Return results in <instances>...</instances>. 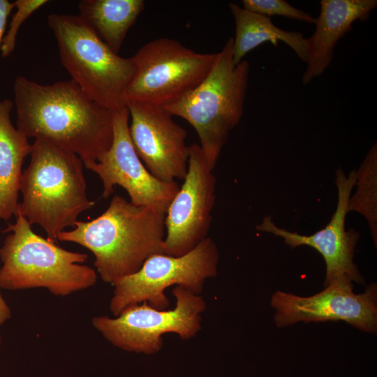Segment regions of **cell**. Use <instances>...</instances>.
<instances>
[{
	"label": "cell",
	"mask_w": 377,
	"mask_h": 377,
	"mask_svg": "<svg viewBox=\"0 0 377 377\" xmlns=\"http://www.w3.org/2000/svg\"><path fill=\"white\" fill-rule=\"evenodd\" d=\"M16 127L97 161L113 140V112L89 98L73 80L41 84L23 76L13 84Z\"/></svg>",
	"instance_id": "cell-1"
},
{
	"label": "cell",
	"mask_w": 377,
	"mask_h": 377,
	"mask_svg": "<svg viewBox=\"0 0 377 377\" xmlns=\"http://www.w3.org/2000/svg\"><path fill=\"white\" fill-rule=\"evenodd\" d=\"M165 214L114 195L106 210L91 221H77L57 240L73 242L95 256L94 266L108 283L132 274L151 256L164 253Z\"/></svg>",
	"instance_id": "cell-2"
},
{
	"label": "cell",
	"mask_w": 377,
	"mask_h": 377,
	"mask_svg": "<svg viewBox=\"0 0 377 377\" xmlns=\"http://www.w3.org/2000/svg\"><path fill=\"white\" fill-rule=\"evenodd\" d=\"M31 159L22 171L18 212L31 226L37 224L55 242L78 216L95 202L88 198L83 162L75 154L44 138L31 144Z\"/></svg>",
	"instance_id": "cell-3"
},
{
	"label": "cell",
	"mask_w": 377,
	"mask_h": 377,
	"mask_svg": "<svg viewBox=\"0 0 377 377\" xmlns=\"http://www.w3.org/2000/svg\"><path fill=\"white\" fill-rule=\"evenodd\" d=\"M0 248V289L44 288L55 296H67L94 286L96 272L82 265L84 253L64 249L34 232L26 218L17 213Z\"/></svg>",
	"instance_id": "cell-4"
},
{
	"label": "cell",
	"mask_w": 377,
	"mask_h": 377,
	"mask_svg": "<svg viewBox=\"0 0 377 377\" xmlns=\"http://www.w3.org/2000/svg\"><path fill=\"white\" fill-rule=\"evenodd\" d=\"M232 53L231 37L217 53L204 80L179 101L163 108L193 126L213 170L230 133L238 124L244 112L250 65L243 59L235 66Z\"/></svg>",
	"instance_id": "cell-5"
},
{
	"label": "cell",
	"mask_w": 377,
	"mask_h": 377,
	"mask_svg": "<svg viewBox=\"0 0 377 377\" xmlns=\"http://www.w3.org/2000/svg\"><path fill=\"white\" fill-rule=\"evenodd\" d=\"M47 20L71 80L102 106L112 111L126 107V91L135 71L132 58L112 51L79 15L52 13Z\"/></svg>",
	"instance_id": "cell-6"
},
{
	"label": "cell",
	"mask_w": 377,
	"mask_h": 377,
	"mask_svg": "<svg viewBox=\"0 0 377 377\" xmlns=\"http://www.w3.org/2000/svg\"><path fill=\"white\" fill-rule=\"evenodd\" d=\"M216 54L195 52L168 38L148 42L131 57L135 71L126 105L138 102L163 108L179 101L204 80Z\"/></svg>",
	"instance_id": "cell-7"
},
{
	"label": "cell",
	"mask_w": 377,
	"mask_h": 377,
	"mask_svg": "<svg viewBox=\"0 0 377 377\" xmlns=\"http://www.w3.org/2000/svg\"><path fill=\"white\" fill-rule=\"evenodd\" d=\"M219 259L216 244L207 237L180 256L154 254L138 271L112 283L110 310L115 317L126 307L144 302L153 308L165 310L169 300L164 291L174 285L199 295L206 279L217 274Z\"/></svg>",
	"instance_id": "cell-8"
},
{
	"label": "cell",
	"mask_w": 377,
	"mask_h": 377,
	"mask_svg": "<svg viewBox=\"0 0 377 377\" xmlns=\"http://www.w3.org/2000/svg\"><path fill=\"white\" fill-rule=\"evenodd\" d=\"M175 307L159 310L144 302L126 307L114 318H92L93 327L114 346L128 352L154 354L163 346L162 336L177 334L181 339L194 337L201 329V313L206 309L203 297L176 286L172 290Z\"/></svg>",
	"instance_id": "cell-9"
},
{
	"label": "cell",
	"mask_w": 377,
	"mask_h": 377,
	"mask_svg": "<svg viewBox=\"0 0 377 377\" xmlns=\"http://www.w3.org/2000/svg\"><path fill=\"white\" fill-rule=\"evenodd\" d=\"M127 107L113 112V140L110 149L97 161L83 163L102 181V198H108L115 186L124 188L130 202L148 206L165 214L179 186L175 182H165L156 178L138 156L129 134Z\"/></svg>",
	"instance_id": "cell-10"
},
{
	"label": "cell",
	"mask_w": 377,
	"mask_h": 377,
	"mask_svg": "<svg viewBox=\"0 0 377 377\" xmlns=\"http://www.w3.org/2000/svg\"><path fill=\"white\" fill-rule=\"evenodd\" d=\"M275 310L278 327L299 322L343 320L362 331L376 334L377 285L371 283L362 293H354V284L346 279L336 280L311 296H299L275 291L270 302Z\"/></svg>",
	"instance_id": "cell-11"
},
{
	"label": "cell",
	"mask_w": 377,
	"mask_h": 377,
	"mask_svg": "<svg viewBox=\"0 0 377 377\" xmlns=\"http://www.w3.org/2000/svg\"><path fill=\"white\" fill-rule=\"evenodd\" d=\"M184 183L165 214L166 255L182 256L207 237L215 202L216 178L198 144L189 146Z\"/></svg>",
	"instance_id": "cell-12"
},
{
	"label": "cell",
	"mask_w": 377,
	"mask_h": 377,
	"mask_svg": "<svg viewBox=\"0 0 377 377\" xmlns=\"http://www.w3.org/2000/svg\"><path fill=\"white\" fill-rule=\"evenodd\" d=\"M335 184L338 191L336 210L325 227L314 234L304 235L279 228L269 216L263 218L256 229L282 237L292 249L309 246L318 251L326 265L324 286L340 279L364 284V279L353 261L360 234L353 228H345L348 202L355 185V170L346 176L341 168L337 169Z\"/></svg>",
	"instance_id": "cell-13"
},
{
	"label": "cell",
	"mask_w": 377,
	"mask_h": 377,
	"mask_svg": "<svg viewBox=\"0 0 377 377\" xmlns=\"http://www.w3.org/2000/svg\"><path fill=\"white\" fill-rule=\"evenodd\" d=\"M130 138L145 167L165 182L184 179L188 169L189 146L186 131L162 107L130 102Z\"/></svg>",
	"instance_id": "cell-14"
},
{
	"label": "cell",
	"mask_w": 377,
	"mask_h": 377,
	"mask_svg": "<svg viewBox=\"0 0 377 377\" xmlns=\"http://www.w3.org/2000/svg\"><path fill=\"white\" fill-rule=\"evenodd\" d=\"M320 12L314 33L305 38L306 68L304 84L320 77L333 59L337 42L352 29L357 20H367L377 6L376 0H321Z\"/></svg>",
	"instance_id": "cell-15"
},
{
	"label": "cell",
	"mask_w": 377,
	"mask_h": 377,
	"mask_svg": "<svg viewBox=\"0 0 377 377\" xmlns=\"http://www.w3.org/2000/svg\"><path fill=\"white\" fill-rule=\"evenodd\" d=\"M13 103L0 101V221H6L18 212V196L24 158L30 154L28 137L10 120Z\"/></svg>",
	"instance_id": "cell-16"
},
{
	"label": "cell",
	"mask_w": 377,
	"mask_h": 377,
	"mask_svg": "<svg viewBox=\"0 0 377 377\" xmlns=\"http://www.w3.org/2000/svg\"><path fill=\"white\" fill-rule=\"evenodd\" d=\"M229 8L235 23L232 53L235 66L260 44L270 42L277 47L278 40L288 45L306 63L305 38L302 33L281 29L272 23L270 17L247 10L235 3H230Z\"/></svg>",
	"instance_id": "cell-17"
},
{
	"label": "cell",
	"mask_w": 377,
	"mask_h": 377,
	"mask_svg": "<svg viewBox=\"0 0 377 377\" xmlns=\"http://www.w3.org/2000/svg\"><path fill=\"white\" fill-rule=\"evenodd\" d=\"M142 0H82L79 15L114 53L145 9Z\"/></svg>",
	"instance_id": "cell-18"
},
{
	"label": "cell",
	"mask_w": 377,
	"mask_h": 377,
	"mask_svg": "<svg viewBox=\"0 0 377 377\" xmlns=\"http://www.w3.org/2000/svg\"><path fill=\"white\" fill-rule=\"evenodd\" d=\"M355 193L348 202V212H356L367 220L375 246L377 244V144L370 148L355 171Z\"/></svg>",
	"instance_id": "cell-19"
},
{
	"label": "cell",
	"mask_w": 377,
	"mask_h": 377,
	"mask_svg": "<svg viewBox=\"0 0 377 377\" xmlns=\"http://www.w3.org/2000/svg\"><path fill=\"white\" fill-rule=\"evenodd\" d=\"M242 3L244 9L268 17L278 15L314 24L316 21L310 14L284 0H243Z\"/></svg>",
	"instance_id": "cell-20"
},
{
	"label": "cell",
	"mask_w": 377,
	"mask_h": 377,
	"mask_svg": "<svg viewBox=\"0 0 377 377\" xmlns=\"http://www.w3.org/2000/svg\"><path fill=\"white\" fill-rule=\"evenodd\" d=\"M47 2V0H17L14 1L16 12L13 15L8 30L3 38L0 47L3 57H8L14 50L17 34L22 23L34 12Z\"/></svg>",
	"instance_id": "cell-21"
},
{
	"label": "cell",
	"mask_w": 377,
	"mask_h": 377,
	"mask_svg": "<svg viewBox=\"0 0 377 377\" xmlns=\"http://www.w3.org/2000/svg\"><path fill=\"white\" fill-rule=\"evenodd\" d=\"M14 8V2L8 0H0V47L4 37L3 34L8 16Z\"/></svg>",
	"instance_id": "cell-22"
},
{
	"label": "cell",
	"mask_w": 377,
	"mask_h": 377,
	"mask_svg": "<svg viewBox=\"0 0 377 377\" xmlns=\"http://www.w3.org/2000/svg\"><path fill=\"white\" fill-rule=\"evenodd\" d=\"M10 317V309L0 292V325L5 323Z\"/></svg>",
	"instance_id": "cell-23"
},
{
	"label": "cell",
	"mask_w": 377,
	"mask_h": 377,
	"mask_svg": "<svg viewBox=\"0 0 377 377\" xmlns=\"http://www.w3.org/2000/svg\"><path fill=\"white\" fill-rule=\"evenodd\" d=\"M1 336H0V346H1Z\"/></svg>",
	"instance_id": "cell-24"
}]
</instances>
